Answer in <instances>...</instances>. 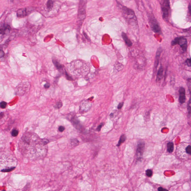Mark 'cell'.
Listing matches in <instances>:
<instances>
[{
	"label": "cell",
	"mask_w": 191,
	"mask_h": 191,
	"mask_svg": "<svg viewBox=\"0 0 191 191\" xmlns=\"http://www.w3.org/2000/svg\"><path fill=\"white\" fill-rule=\"evenodd\" d=\"M53 4H54V1L52 0H49L46 3V7L47 8L50 10L53 7Z\"/></svg>",
	"instance_id": "obj_18"
},
{
	"label": "cell",
	"mask_w": 191,
	"mask_h": 191,
	"mask_svg": "<svg viewBox=\"0 0 191 191\" xmlns=\"http://www.w3.org/2000/svg\"><path fill=\"white\" fill-rule=\"evenodd\" d=\"M65 75H66V77H67V78L69 80H72V78L68 74L67 71H65Z\"/></svg>",
	"instance_id": "obj_30"
},
{
	"label": "cell",
	"mask_w": 191,
	"mask_h": 191,
	"mask_svg": "<svg viewBox=\"0 0 191 191\" xmlns=\"http://www.w3.org/2000/svg\"><path fill=\"white\" fill-rule=\"evenodd\" d=\"M115 67L116 70L119 71L121 70V69L123 68V66L120 63H118L115 65Z\"/></svg>",
	"instance_id": "obj_20"
},
{
	"label": "cell",
	"mask_w": 191,
	"mask_h": 191,
	"mask_svg": "<svg viewBox=\"0 0 191 191\" xmlns=\"http://www.w3.org/2000/svg\"><path fill=\"white\" fill-rule=\"evenodd\" d=\"M164 68L162 66H161L159 68L158 72H157V77H156V81L159 82L161 80L163 77V74Z\"/></svg>",
	"instance_id": "obj_14"
},
{
	"label": "cell",
	"mask_w": 191,
	"mask_h": 191,
	"mask_svg": "<svg viewBox=\"0 0 191 191\" xmlns=\"http://www.w3.org/2000/svg\"><path fill=\"white\" fill-rule=\"evenodd\" d=\"M86 1H80L79 6L78 18L79 21L81 23L86 18Z\"/></svg>",
	"instance_id": "obj_5"
},
{
	"label": "cell",
	"mask_w": 191,
	"mask_h": 191,
	"mask_svg": "<svg viewBox=\"0 0 191 191\" xmlns=\"http://www.w3.org/2000/svg\"><path fill=\"white\" fill-rule=\"evenodd\" d=\"M122 38L123 40L125 43L126 45L128 47H131L132 46V43L131 41L129 39L126 34L124 32H122L121 34Z\"/></svg>",
	"instance_id": "obj_13"
},
{
	"label": "cell",
	"mask_w": 191,
	"mask_h": 191,
	"mask_svg": "<svg viewBox=\"0 0 191 191\" xmlns=\"http://www.w3.org/2000/svg\"><path fill=\"white\" fill-rule=\"evenodd\" d=\"M146 174L147 176H148V177H151L152 175V171L151 170H149H149H146Z\"/></svg>",
	"instance_id": "obj_22"
},
{
	"label": "cell",
	"mask_w": 191,
	"mask_h": 191,
	"mask_svg": "<svg viewBox=\"0 0 191 191\" xmlns=\"http://www.w3.org/2000/svg\"><path fill=\"white\" fill-rule=\"evenodd\" d=\"M187 112L189 115H191V97L189 99V102L187 104Z\"/></svg>",
	"instance_id": "obj_19"
},
{
	"label": "cell",
	"mask_w": 191,
	"mask_h": 191,
	"mask_svg": "<svg viewBox=\"0 0 191 191\" xmlns=\"http://www.w3.org/2000/svg\"><path fill=\"white\" fill-rule=\"evenodd\" d=\"M158 191H168L167 189H164L162 187H159L158 188Z\"/></svg>",
	"instance_id": "obj_32"
},
{
	"label": "cell",
	"mask_w": 191,
	"mask_h": 191,
	"mask_svg": "<svg viewBox=\"0 0 191 191\" xmlns=\"http://www.w3.org/2000/svg\"><path fill=\"white\" fill-rule=\"evenodd\" d=\"M123 105H124V103H123V102L119 103V104H118V109H121L123 107Z\"/></svg>",
	"instance_id": "obj_31"
},
{
	"label": "cell",
	"mask_w": 191,
	"mask_h": 191,
	"mask_svg": "<svg viewBox=\"0 0 191 191\" xmlns=\"http://www.w3.org/2000/svg\"><path fill=\"white\" fill-rule=\"evenodd\" d=\"M104 124L103 123H100V125H99L98 126V127L97 128V130L98 131V132H100V130H101V128H102V127H103V126L104 125Z\"/></svg>",
	"instance_id": "obj_27"
},
{
	"label": "cell",
	"mask_w": 191,
	"mask_h": 191,
	"mask_svg": "<svg viewBox=\"0 0 191 191\" xmlns=\"http://www.w3.org/2000/svg\"><path fill=\"white\" fill-rule=\"evenodd\" d=\"M34 10V8L31 7L20 9L17 11V17L20 18L26 17L32 12Z\"/></svg>",
	"instance_id": "obj_9"
},
{
	"label": "cell",
	"mask_w": 191,
	"mask_h": 191,
	"mask_svg": "<svg viewBox=\"0 0 191 191\" xmlns=\"http://www.w3.org/2000/svg\"><path fill=\"white\" fill-rule=\"evenodd\" d=\"M83 34H84V36H85V38H86L88 40H89V38H88V37L87 35V34H86L85 32H83Z\"/></svg>",
	"instance_id": "obj_35"
},
{
	"label": "cell",
	"mask_w": 191,
	"mask_h": 191,
	"mask_svg": "<svg viewBox=\"0 0 191 191\" xmlns=\"http://www.w3.org/2000/svg\"><path fill=\"white\" fill-rule=\"evenodd\" d=\"M4 53L3 50H1V52H0V57L1 58H2L4 57Z\"/></svg>",
	"instance_id": "obj_33"
},
{
	"label": "cell",
	"mask_w": 191,
	"mask_h": 191,
	"mask_svg": "<svg viewBox=\"0 0 191 191\" xmlns=\"http://www.w3.org/2000/svg\"><path fill=\"white\" fill-rule=\"evenodd\" d=\"M179 101L181 104H183L185 102L186 100L185 97V91L184 88L181 87L179 90Z\"/></svg>",
	"instance_id": "obj_11"
},
{
	"label": "cell",
	"mask_w": 191,
	"mask_h": 191,
	"mask_svg": "<svg viewBox=\"0 0 191 191\" xmlns=\"http://www.w3.org/2000/svg\"><path fill=\"white\" fill-rule=\"evenodd\" d=\"M149 24L153 32L158 34H161V30L159 23L153 15H150L149 17Z\"/></svg>",
	"instance_id": "obj_4"
},
{
	"label": "cell",
	"mask_w": 191,
	"mask_h": 191,
	"mask_svg": "<svg viewBox=\"0 0 191 191\" xmlns=\"http://www.w3.org/2000/svg\"><path fill=\"white\" fill-rule=\"evenodd\" d=\"M145 146V143L143 142H139L138 143L136 151V158L137 161H140L142 158Z\"/></svg>",
	"instance_id": "obj_8"
},
{
	"label": "cell",
	"mask_w": 191,
	"mask_h": 191,
	"mask_svg": "<svg viewBox=\"0 0 191 191\" xmlns=\"http://www.w3.org/2000/svg\"><path fill=\"white\" fill-rule=\"evenodd\" d=\"M167 151L169 153L173 152L174 149V144L172 142H169L167 144Z\"/></svg>",
	"instance_id": "obj_16"
},
{
	"label": "cell",
	"mask_w": 191,
	"mask_h": 191,
	"mask_svg": "<svg viewBox=\"0 0 191 191\" xmlns=\"http://www.w3.org/2000/svg\"><path fill=\"white\" fill-rule=\"evenodd\" d=\"M11 30L10 26L8 24H3L1 25L0 33L2 35H7L9 34Z\"/></svg>",
	"instance_id": "obj_10"
},
{
	"label": "cell",
	"mask_w": 191,
	"mask_h": 191,
	"mask_svg": "<svg viewBox=\"0 0 191 191\" xmlns=\"http://www.w3.org/2000/svg\"><path fill=\"white\" fill-rule=\"evenodd\" d=\"M162 51V49L161 48H159L156 52L154 63V67L156 69L157 68L158 64H159V58H160Z\"/></svg>",
	"instance_id": "obj_12"
},
{
	"label": "cell",
	"mask_w": 191,
	"mask_h": 191,
	"mask_svg": "<svg viewBox=\"0 0 191 191\" xmlns=\"http://www.w3.org/2000/svg\"><path fill=\"white\" fill-rule=\"evenodd\" d=\"M2 191H6L4 190H2Z\"/></svg>",
	"instance_id": "obj_39"
},
{
	"label": "cell",
	"mask_w": 191,
	"mask_h": 191,
	"mask_svg": "<svg viewBox=\"0 0 191 191\" xmlns=\"http://www.w3.org/2000/svg\"><path fill=\"white\" fill-rule=\"evenodd\" d=\"M15 168V167H11V168H7V169H3L1 170V172H3V173H9V172H10L12 171H13Z\"/></svg>",
	"instance_id": "obj_21"
},
{
	"label": "cell",
	"mask_w": 191,
	"mask_h": 191,
	"mask_svg": "<svg viewBox=\"0 0 191 191\" xmlns=\"http://www.w3.org/2000/svg\"><path fill=\"white\" fill-rule=\"evenodd\" d=\"M50 85L49 83H46V84H45V85H44V87L46 88H49L50 87Z\"/></svg>",
	"instance_id": "obj_34"
},
{
	"label": "cell",
	"mask_w": 191,
	"mask_h": 191,
	"mask_svg": "<svg viewBox=\"0 0 191 191\" xmlns=\"http://www.w3.org/2000/svg\"><path fill=\"white\" fill-rule=\"evenodd\" d=\"M7 105V103L6 102L2 101L1 103V107L2 109H4L6 108Z\"/></svg>",
	"instance_id": "obj_26"
},
{
	"label": "cell",
	"mask_w": 191,
	"mask_h": 191,
	"mask_svg": "<svg viewBox=\"0 0 191 191\" xmlns=\"http://www.w3.org/2000/svg\"><path fill=\"white\" fill-rule=\"evenodd\" d=\"M122 15L128 23L133 25L137 24V19L135 13L132 9L125 6H122L121 7Z\"/></svg>",
	"instance_id": "obj_2"
},
{
	"label": "cell",
	"mask_w": 191,
	"mask_h": 191,
	"mask_svg": "<svg viewBox=\"0 0 191 191\" xmlns=\"http://www.w3.org/2000/svg\"><path fill=\"white\" fill-rule=\"evenodd\" d=\"M126 140V137L125 135L123 134V135L121 136L120 137L118 143L117 144V146H120L123 143L125 142Z\"/></svg>",
	"instance_id": "obj_17"
},
{
	"label": "cell",
	"mask_w": 191,
	"mask_h": 191,
	"mask_svg": "<svg viewBox=\"0 0 191 191\" xmlns=\"http://www.w3.org/2000/svg\"><path fill=\"white\" fill-rule=\"evenodd\" d=\"M161 4L163 18L165 20L168 21L170 14V2L168 1H162Z\"/></svg>",
	"instance_id": "obj_3"
},
{
	"label": "cell",
	"mask_w": 191,
	"mask_h": 191,
	"mask_svg": "<svg viewBox=\"0 0 191 191\" xmlns=\"http://www.w3.org/2000/svg\"><path fill=\"white\" fill-rule=\"evenodd\" d=\"M190 138H191V134H190Z\"/></svg>",
	"instance_id": "obj_38"
},
{
	"label": "cell",
	"mask_w": 191,
	"mask_h": 191,
	"mask_svg": "<svg viewBox=\"0 0 191 191\" xmlns=\"http://www.w3.org/2000/svg\"><path fill=\"white\" fill-rule=\"evenodd\" d=\"M18 134V130H13L11 133L13 137L17 136Z\"/></svg>",
	"instance_id": "obj_24"
},
{
	"label": "cell",
	"mask_w": 191,
	"mask_h": 191,
	"mask_svg": "<svg viewBox=\"0 0 191 191\" xmlns=\"http://www.w3.org/2000/svg\"><path fill=\"white\" fill-rule=\"evenodd\" d=\"M30 88L29 83H21L16 88L15 93L18 95H23L27 93L28 91H29Z\"/></svg>",
	"instance_id": "obj_6"
},
{
	"label": "cell",
	"mask_w": 191,
	"mask_h": 191,
	"mask_svg": "<svg viewBox=\"0 0 191 191\" xmlns=\"http://www.w3.org/2000/svg\"><path fill=\"white\" fill-rule=\"evenodd\" d=\"M185 151L188 154L191 155V146L189 145L187 146L186 147V149H185Z\"/></svg>",
	"instance_id": "obj_23"
},
{
	"label": "cell",
	"mask_w": 191,
	"mask_h": 191,
	"mask_svg": "<svg viewBox=\"0 0 191 191\" xmlns=\"http://www.w3.org/2000/svg\"><path fill=\"white\" fill-rule=\"evenodd\" d=\"M177 44L180 45L183 51H186L187 48V41L186 39L183 37H179L176 38L172 41V46H174Z\"/></svg>",
	"instance_id": "obj_7"
},
{
	"label": "cell",
	"mask_w": 191,
	"mask_h": 191,
	"mask_svg": "<svg viewBox=\"0 0 191 191\" xmlns=\"http://www.w3.org/2000/svg\"><path fill=\"white\" fill-rule=\"evenodd\" d=\"M48 143L47 139H41L34 133H26L22 136L18 145L22 152L27 155L38 152H45Z\"/></svg>",
	"instance_id": "obj_1"
},
{
	"label": "cell",
	"mask_w": 191,
	"mask_h": 191,
	"mask_svg": "<svg viewBox=\"0 0 191 191\" xmlns=\"http://www.w3.org/2000/svg\"><path fill=\"white\" fill-rule=\"evenodd\" d=\"M189 11H190V14L191 15V6H190V7H189Z\"/></svg>",
	"instance_id": "obj_36"
},
{
	"label": "cell",
	"mask_w": 191,
	"mask_h": 191,
	"mask_svg": "<svg viewBox=\"0 0 191 191\" xmlns=\"http://www.w3.org/2000/svg\"><path fill=\"white\" fill-rule=\"evenodd\" d=\"M52 61H53V64L56 67V68L59 70H62V69H63V66L57 60L53 59Z\"/></svg>",
	"instance_id": "obj_15"
},
{
	"label": "cell",
	"mask_w": 191,
	"mask_h": 191,
	"mask_svg": "<svg viewBox=\"0 0 191 191\" xmlns=\"http://www.w3.org/2000/svg\"><path fill=\"white\" fill-rule=\"evenodd\" d=\"M65 130V127H64L62 126H60L58 128L59 131L60 132H64Z\"/></svg>",
	"instance_id": "obj_29"
},
{
	"label": "cell",
	"mask_w": 191,
	"mask_h": 191,
	"mask_svg": "<svg viewBox=\"0 0 191 191\" xmlns=\"http://www.w3.org/2000/svg\"><path fill=\"white\" fill-rule=\"evenodd\" d=\"M189 81H190V82L191 83V79H189Z\"/></svg>",
	"instance_id": "obj_37"
},
{
	"label": "cell",
	"mask_w": 191,
	"mask_h": 191,
	"mask_svg": "<svg viewBox=\"0 0 191 191\" xmlns=\"http://www.w3.org/2000/svg\"><path fill=\"white\" fill-rule=\"evenodd\" d=\"M186 64L189 67H191V59H188L185 61Z\"/></svg>",
	"instance_id": "obj_28"
},
{
	"label": "cell",
	"mask_w": 191,
	"mask_h": 191,
	"mask_svg": "<svg viewBox=\"0 0 191 191\" xmlns=\"http://www.w3.org/2000/svg\"><path fill=\"white\" fill-rule=\"evenodd\" d=\"M62 105V104L61 101H59V102H58L56 104L55 106V107L56 108L59 109L61 108Z\"/></svg>",
	"instance_id": "obj_25"
}]
</instances>
